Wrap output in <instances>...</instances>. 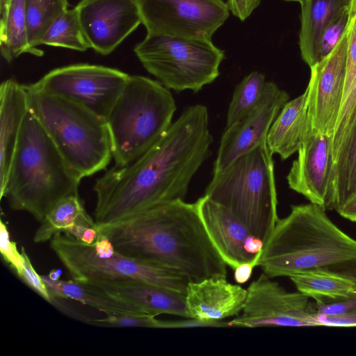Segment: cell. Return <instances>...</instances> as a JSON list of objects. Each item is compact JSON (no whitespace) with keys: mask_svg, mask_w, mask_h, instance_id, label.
<instances>
[{"mask_svg":"<svg viewBox=\"0 0 356 356\" xmlns=\"http://www.w3.org/2000/svg\"><path fill=\"white\" fill-rule=\"evenodd\" d=\"M145 69L176 92L200 91L220 74L223 50L211 39L147 33L134 49Z\"/></svg>","mask_w":356,"mask_h":356,"instance_id":"9c48e42d","label":"cell"},{"mask_svg":"<svg viewBox=\"0 0 356 356\" xmlns=\"http://www.w3.org/2000/svg\"><path fill=\"white\" fill-rule=\"evenodd\" d=\"M266 81L259 72H252L236 86L230 102L226 127L249 114L258 104Z\"/></svg>","mask_w":356,"mask_h":356,"instance_id":"4dcf8cb0","label":"cell"},{"mask_svg":"<svg viewBox=\"0 0 356 356\" xmlns=\"http://www.w3.org/2000/svg\"><path fill=\"white\" fill-rule=\"evenodd\" d=\"M348 33L334 49L310 67L307 87L310 129L332 138L339 113L346 70Z\"/></svg>","mask_w":356,"mask_h":356,"instance_id":"4fadbf2b","label":"cell"},{"mask_svg":"<svg viewBox=\"0 0 356 356\" xmlns=\"http://www.w3.org/2000/svg\"><path fill=\"white\" fill-rule=\"evenodd\" d=\"M25 88L29 111L81 178L106 168L113 154L104 119L72 100Z\"/></svg>","mask_w":356,"mask_h":356,"instance_id":"5b68a950","label":"cell"},{"mask_svg":"<svg viewBox=\"0 0 356 356\" xmlns=\"http://www.w3.org/2000/svg\"><path fill=\"white\" fill-rule=\"evenodd\" d=\"M79 225L95 227L97 224L87 213L79 195L67 196L58 201L40 222L33 242L49 241L59 232L71 234Z\"/></svg>","mask_w":356,"mask_h":356,"instance_id":"d4e9b609","label":"cell"},{"mask_svg":"<svg viewBox=\"0 0 356 356\" xmlns=\"http://www.w3.org/2000/svg\"><path fill=\"white\" fill-rule=\"evenodd\" d=\"M50 295L54 299H71L108 314H140L131 306L117 300L99 288L79 282L41 276Z\"/></svg>","mask_w":356,"mask_h":356,"instance_id":"cb8c5ba5","label":"cell"},{"mask_svg":"<svg viewBox=\"0 0 356 356\" xmlns=\"http://www.w3.org/2000/svg\"><path fill=\"white\" fill-rule=\"evenodd\" d=\"M289 100V95L285 90L273 82L266 81L254 108L239 121L225 127L213 173L223 170L238 156L266 141L271 124Z\"/></svg>","mask_w":356,"mask_h":356,"instance_id":"9a60e30c","label":"cell"},{"mask_svg":"<svg viewBox=\"0 0 356 356\" xmlns=\"http://www.w3.org/2000/svg\"><path fill=\"white\" fill-rule=\"evenodd\" d=\"M204 195L265 243L279 219L273 154L266 140L213 173Z\"/></svg>","mask_w":356,"mask_h":356,"instance_id":"8992f818","label":"cell"},{"mask_svg":"<svg viewBox=\"0 0 356 356\" xmlns=\"http://www.w3.org/2000/svg\"><path fill=\"white\" fill-rule=\"evenodd\" d=\"M28 111L25 85L13 79L0 86V194L4 191L22 123Z\"/></svg>","mask_w":356,"mask_h":356,"instance_id":"ffe728a7","label":"cell"},{"mask_svg":"<svg viewBox=\"0 0 356 356\" xmlns=\"http://www.w3.org/2000/svg\"><path fill=\"white\" fill-rule=\"evenodd\" d=\"M81 179L28 109L1 197L41 222L61 199L79 195Z\"/></svg>","mask_w":356,"mask_h":356,"instance_id":"277c9868","label":"cell"},{"mask_svg":"<svg viewBox=\"0 0 356 356\" xmlns=\"http://www.w3.org/2000/svg\"><path fill=\"white\" fill-rule=\"evenodd\" d=\"M325 211L311 202L292 205L264 243L257 266L271 278L323 270L356 280V239Z\"/></svg>","mask_w":356,"mask_h":356,"instance_id":"3957f363","label":"cell"},{"mask_svg":"<svg viewBox=\"0 0 356 356\" xmlns=\"http://www.w3.org/2000/svg\"><path fill=\"white\" fill-rule=\"evenodd\" d=\"M75 8L90 48L102 55L113 51L142 24L136 0H81Z\"/></svg>","mask_w":356,"mask_h":356,"instance_id":"5bb4252c","label":"cell"},{"mask_svg":"<svg viewBox=\"0 0 356 356\" xmlns=\"http://www.w3.org/2000/svg\"><path fill=\"white\" fill-rule=\"evenodd\" d=\"M309 131L306 88L286 102L271 124L266 137L268 148L285 160L298 152Z\"/></svg>","mask_w":356,"mask_h":356,"instance_id":"44dd1931","label":"cell"},{"mask_svg":"<svg viewBox=\"0 0 356 356\" xmlns=\"http://www.w3.org/2000/svg\"><path fill=\"white\" fill-rule=\"evenodd\" d=\"M356 192V118L333 175V210L338 209Z\"/></svg>","mask_w":356,"mask_h":356,"instance_id":"f1b7e54d","label":"cell"},{"mask_svg":"<svg viewBox=\"0 0 356 356\" xmlns=\"http://www.w3.org/2000/svg\"><path fill=\"white\" fill-rule=\"evenodd\" d=\"M331 138L309 131L286 176L291 189L311 203L333 210Z\"/></svg>","mask_w":356,"mask_h":356,"instance_id":"e0dca14e","label":"cell"},{"mask_svg":"<svg viewBox=\"0 0 356 356\" xmlns=\"http://www.w3.org/2000/svg\"><path fill=\"white\" fill-rule=\"evenodd\" d=\"M314 303L317 313L322 314H339L355 310L356 291L346 297Z\"/></svg>","mask_w":356,"mask_h":356,"instance_id":"d590c367","label":"cell"},{"mask_svg":"<svg viewBox=\"0 0 356 356\" xmlns=\"http://www.w3.org/2000/svg\"><path fill=\"white\" fill-rule=\"evenodd\" d=\"M213 137L202 104L186 108L146 152L97 178L95 222L98 227L123 220L156 204L184 200L189 184L211 155Z\"/></svg>","mask_w":356,"mask_h":356,"instance_id":"6da1fadb","label":"cell"},{"mask_svg":"<svg viewBox=\"0 0 356 356\" xmlns=\"http://www.w3.org/2000/svg\"><path fill=\"white\" fill-rule=\"evenodd\" d=\"M289 278L297 291L315 302L346 297L356 291V280L327 270H309Z\"/></svg>","mask_w":356,"mask_h":356,"instance_id":"484cf974","label":"cell"},{"mask_svg":"<svg viewBox=\"0 0 356 356\" xmlns=\"http://www.w3.org/2000/svg\"><path fill=\"white\" fill-rule=\"evenodd\" d=\"M0 49L8 63L24 53L33 55L29 42L25 0H12L6 18L0 24Z\"/></svg>","mask_w":356,"mask_h":356,"instance_id":"4316f807","label":"cell"},{"mask_svg":"<svg viewBox=\"0 0 356 356\" xmlns=\"http://www.w3.org/2000/svg\"><path fill=\"white\" fill-rule=\"evenodd\" d=\"M50 248L72 280L90 285L136 281L186 294L190 282L172 270L119 253L100 233L93 243H86L59 232L50 240Z\"/></svg>","mask_w":356,"mask_h":356,"instance_id":"ba28073f","label":"cell"},{"mask_svg":"<svg viewBox=\"0 0 356 356\" xmlns=\"http://www.w3.org/2000/svg\"><path fill=\"white\" fill-rule=\"evenodd\" d=\"M147 33L211 39L230 10L223 0H136Z\"/></svg>","mask_w":356,"mask_h":356,"instance_id":"7c38bea8","label":"cell"},{"mask_svg":"<svg viewBox=\"0 0 356 356\" xmlns=\"http://www.w3.org/2000/svg\"><path fill=\"white\" fill-rule=\"evenodd\" d=\"M283 1H296V2L300 3L301 6L304 5L307 1V0H283Z\"/></svg>","mask_w":356,"mask_h":356,"instance_id":"7bdbcfd3","label":"cell"},{"mask_svg":"<svg viewBox=\"0 0 356 356\" xmlns=\"http://www.w3.org/2000/svg\"><path fill=\"white\" fill-rule=\"evenodd\" d=\"M129 76L117 69L81 63L54 69L30 85L76 102L106 120Z\"/></svg>","mask_w":356,"mask_h":356,"instance_id":"30bf717a","label":"cell"},{"mask_svg":"<svg viewBox=\"0 0 356 356\" xmlns=\"http://www.w3.org/2000/svg\"><path fill=\"white\" fill-rule=\"evenodd\" d=\"M67 8V0H25L29 42L33 55L43 54L36 47L52 22Z\"/></svg>","mask_w":356,"mask_h":356,"instance_id":"f546056e","label":"cell"},{"mask_svg":"<svg viewBox=\"0 0 356 356\" xmlns=\"http://www.w3.org/2000/svg\"><path fill=\"white\" fill-rule=\"evenodd\" d=\"M350 0H307L301 6L299 46L309 67L317 63L321 35L329 24L349 7Z\"/></svg>","mask_w":356,"mask_h":356,"instance_id":"603a6c76","label":"cell"},{"mask_svg":"<svg viewBox=\"0 0 356 356\" xmlns=\"http://www.w3.org/2000/svg\"><path fill=\"white\" fill-rule=\"evenodd\" d=\"M195 203L204 226L226 264L234 270L244 264L256 267L264 241L233 213L207 195Z\"/></svg>","mask_w":356,"mask_h":356,"instance_id":"2e32d148","label":"cell"},{"mask_svg":"<svg viewBox=\"0 0 356 356\" xmlns=\"http://www.w3.org/2000/svg\"><path fill=\"white\" fill-rule=\"evenodd\" d=\"M348 20L349 7L332 20L324 30L318 49L317 63L330 54L336 47L346 31Z\"/></svg>","mask_w":356,"mask_h":356,"instance_id":"d6a6232c","label":"cell"},{"mask_svg":"<svg viewBox=\"0 0 356 356\" xmlns=\"http://www.w3.org/2000/svg\"><path fill=\"white\" fill-rule=\"evenodd\" d=\"M247 289L227 282L225 277H213L190 282L186 302L191 318L202 321H222L238 316L247 298Z\"/></svg>","mask_w":356,"mask_h":356,"instance_id":"ac0fdd59","label":"cell"},{"mask_svg":"<svg viewBox=\"0 0 356 356\" xmlns=\"http://www.w3.org/2000/svg\"><path fill=\"white\" fill-rule=\"evenodd\" d=\"M95 286L113 298L131 306L140 314L154 317L161 314H170L191 318L186 305V294L136 281L120 282Z\"/></svg>","mask_w":356,"mask_h":356,"instance_id":"d6986e66","label":"cell"},{"mask_svg":"<svg viewBox=\"0 0 356 356\" xmlns=\"http://www.w3.org/2000/svg\"><path fill=\"white\" fill-rule=\"evenodd\" d=\"M21 252L23 255V267L17 274L18 277L43 299L52 304L53 298L50 295L41 275H39L33 267L23 247L21 248Z\"/></svg>","mask_w":356,"mask_h":356,"instance_id":"836d02e7","label":"cell"},{"mask_svg":"<svg viewBox=\"0 0 356 356\" xmlns=\"http://www.w3.org/2000/svg\"><path fill=\"white\" fill-rule=\"evenodd\" d=\"M254 266L250 264H244L234 270V280L237 284H244L250 278Z\"/></svg>","mask_w":356,"mask_h":356,"instance_id":"60d3db41","label":"cell"},{"mask_svg":"<svg viewBox=\"0 0 356 356\" xmlns=\"http://www.w3.org/2000/svg\"><path fill=\"white\" fill-rule=\"evenodd\" d=\"M200 327H229L227 322L222 321H207L194 318H185L175 321H162L161 328H188Z\"/></svg>","mask_w":356,"mask_h":356,"instance_id":"74e56055","label":"cell"},{"mask_svg":"<svg viewBox=\"0 0 356 356\" xmlns=\"http://www.w3.org/2000/svg\"><path fill=\"white\" fill-rule=\"evenodd\" d=\"M40 44L86 51L90 46L84 36L75 7L61 12L42 35Z\"/></svg>","mask_w":356,"mask_h":356,"instance_id":"83f0119b","label":"cell"},{"mask_svg":"<svg viewBox=\"0 0 356 356\" xmlns=\"http://www.w3.org/2000/svg\"><path fill=\"white\" fill-rule=\"evenodd\" d=\"M176 104L157 80L130 75L106 122L115 165H126L146 152L172 124Z\"/></svg>","mask_w":356,"mask_h":356,"instance_id":"52a82bcc","label":"cell"},{"mask_svg":"<svg viewBox=\"0 0 356 356\" xmlns=\"http://www.w3.org/2000/svg\"><path fill=\"white\" fill-rule=\"evenodd\" d=\"M102 318L88 319L87 323L112 327L161 328V320L145 314H108Z\"/></svg>","mask_w":356,"mask_h":356,"instance_id":"1f68e13d","label":"cell"},{"mask_svg":"<svg viewBox=\"0 0 356 356\" xmlns=\"http://www.w3.org/2000/svg\"><path fill=\"white\" fill-rule=\"evenodd\" d=\"M346 31L348 51L345 83L339 113L331 138L333 173L356 118V2L350 6Z\"/></svg>","mask_w":356,"mask_h":356,"instance_id":"7402d4cb","label":"cell"},{"mask_svg":"<svg viewBox=\"0 0 356 356\" xmlns=\"http://www.w3.org/2000/svg\"><path fill=\"white\" fill-rule=\"evenodd\" d=\"M98 230L119 253L172 270L190 282L227 277V264L195 202H162Z\"/></svg>","mask_w":356,"mask_h":356,"instance_id":"7a4b0ae2","label":"cell"},{"mask_svg":"<svg viewBox=\"0 0 356 356\" xmlns=\"http://www.w3.org/2000/svg\"><path fill=\"white\" fill-rule=\"evenodd\" d=\"M343 218L356 222V192L338 209Z\"/></svg>","mask_w":356,"mask_h":356,"instance_id":"ab89813d","label":"cell"},{"mask_svg":"<svg viewBox=\"0 0 356 356\" xmlns=\"http://www.w3.org/2000/svg\"><path fill=\"white\" fill-rule=\"evenodd\" d=\"M12 0H0V24H3L6 18Z\"/></svg>","mask_w":356,"mask_h":356,"instance_id":"b9f144b4","label":"cell"},{"mask_svg":"<svg viewBox=\"0 0 356 356\" xmlns=\"http://www.w3.org/2000/svg\"><path fill=\"white\" fill-rule=\"evenodd\" d=\"M230 12L241 21H245L259 6L261 0H226Z\"/></svg>","mask_w":356,"mask_h":356,"instance_id":"f35d334b","label":"cell"},{"mask_svg":"<svg viewBox=\"0 0 356 356\" xmlns=\"http://www.w3.org/2000/svg\"><path fill=\"white\" fill-rule=\"evenodd\" d=\"M0 250L4 260L18 274L23 267V255L16 243L10 239L6 225L1 220L0 225Z\"/></svg>","mask_w":356,"mask_h":356,"instance_id":"e575fe53","label":"cell"},{"mask_svg":"<svg viewBox=\"0 0 356 356\" xmlns=\"http://www.w3.org/2000/svg\"><path fill=\"white\" fill-rule=\"evenodd\" d=\"M318 326L353 327H356V309L339 314H316Z\"/></svg>","mask_w":356,"mask_h":356,"instance_id":"8d00e7d4","label":"cell"},{"mask_svg":"<svg viewBox=\"0 0 356 356\" xmlns=\"http://www.w3.org/2000/svg\"><path fill=\"white\" fill-rule=\"evenodd\" d=\"M244 307L229 327L318 326L315 303L300 291L289 292L265 273L247 289Z\"/></svg>","mask_w":356,"mask_h":356,"instance_id":"8fae6325","label":"cell"}]
</instances>
